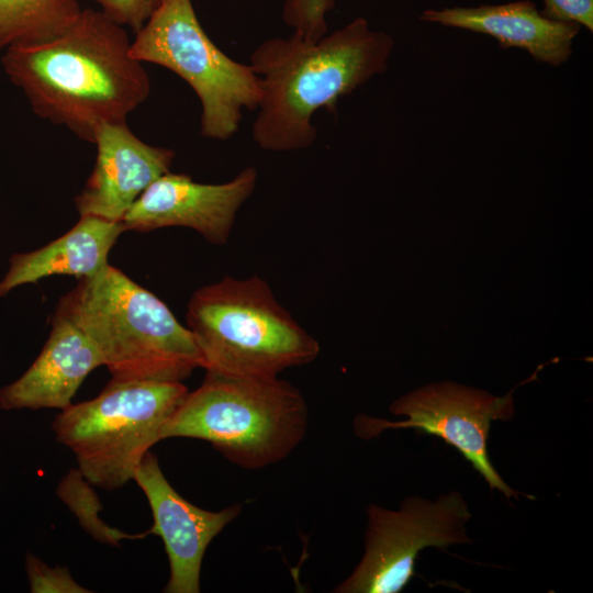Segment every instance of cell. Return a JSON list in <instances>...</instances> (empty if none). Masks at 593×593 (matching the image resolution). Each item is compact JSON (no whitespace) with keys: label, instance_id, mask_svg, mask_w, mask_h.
<instances>
[{"label":"cell","instance_id":"obj_14","mask_svg":"<svg viewBox=\"0 0 593 593\" xmlns=\"http://www.w3.org/2000/svg\"><path fill=\"white\" fill-rule=\"evenodd\" d=\"M424 22L462 29L494 37L504 49L516 47L535 60L560 66L572 54V43L580 31L575 23L546 18L530 0L472 8L425 10Z\"/></svg>","mask_w":593,"mask_h":593},{"label":"cell","instance_id":"obj_10","mask_svg":"<svg viewBox=\"0 0 593 593\" xmlns=\"http://www.w3.org/2000/svg\"><path fill=\"white\" fill-rule=\"evenodd\" d=\"M257 179L253 166L223 183L195 182L186 174L168 171L138 197L121 222L125 231L142 233L188 227L213 245H225L237 212L254 193Z\"/></svg>","mask_w":593,"mask_h":593},{"label":"cell","instance_id":"obj_4","mask_svg":"<svg viewBox=\"0 0 593 593\" xmlns=\"http://www.w3.org/2000/svg\"><path fill=\"white\" fill-rule=\"evenodd\" d=\"M187 327L209 373L272 378L313 361L318 342L258 276H225L191 295Z\"/></svg>","mask_w":593,"mask_h":593},{"label":"cell","instance_id":"obj_13","mask_svg":"<svg viewBox=\"0 0 593 593\" xmlns=\"http://www.w3.org/2000/svg\"><path fill=\"white\" fill-rule=\"evenodd\" d=\"M51 324L48 339L34 362L0 390L1 409L64 410L87 376L103 366L96 347L75 324L55 314Z\"/></svg>","mask_w":593,"mask_h":593},{"label":"cell","instance_id":"obj_15","mask_svg":"<svg viewBox=\"0 0 593 593\" xmlns=\"http://www.w3.org/2000/svg\"><path fill=\"white\" fill-rule=\"evenodd\" d=\"M125 232L121 221L83 215L64 235L45 246L13 254L0 280V298L26 283H36L54 275L91 277L104 268L111 248Z\"/></svg>","mask_w":593,"mask_h":593},{"label":"cell","instance_id":"obj_3","mask_svg":"<svg viewBox=\"0 0 593 593\" xmlns=\"http://www.w3.org/2000/svg\"><path fill=\"white\" fill-rule=\"evenodd\" d=\"M55 315L92 343L116 381H180L201 367L193 335L165 302L108 264L79 279Z\"/></svg>","mask_w":593,"mask_h":593},{"label":"cell","instance_id":"obj_19","mask_svg":"<svg viewBox=\"0 0 593 593\" xmlns=\"http://www.w3.org/2000/svg\"><path fill=\"white\" fill-rule=\"evenodd\" d=\"M30 591L33 593H87L66 568H51L37 557L27 555L25 560Z\"/></svg>","mask_w":593,"mask_h":593},{"label":"cell","instance_id":"obj_7","mask_svg":"<svg viewBox=\"0 0 593 593\" xmlns=\"http://www.w3.org/2000/svg\"><path fill=\"white\" fill-rule=\"evenodd\" d=\"M131 54L183 79L201 103L203 137L226 141L239 130L243 110H257L259 78L224 54L203 30L191 0H164L135 33Z\"/></svg>","mask_w":593,"mask_h":593},{"label":"cell","instance_id":"obj_5","mask_svg":"<svg viewBox=\"0 0 593 593\" xmlns=\"http://www.w3.org/2000/svg\"><path fill=\"white\" fill-rule=\"evenodd\" d=\"M307 424L305 399L289 381L206 372L165 425L161 440H205L232 463L255 470L288 457Z\"/></svg>","mask_w":593,"mask_h":593},{"label":"cell","instance_id":"obj_8","mask_svg":"<svg viewBox=\"0 0 593 593\" xmlns=\"http://www.w3.org/2000/svg\"><path fill=\"white\" fill-rule=\"evenodd\" d=\"M367 515L363 556L335 593H398L412 580L416 557L424 548L445 551L473 542L465 526L471 513L457 491L434 502L406 497L395 511L371 504Z\"/></svg>","mask_w":593,"mask_h":593},{"label":"cell","instance_id":"obj_17","mask_svg":"<svg viewBox=\"0 0 593 593\" xmlns=\"http://www.w3.org/2000/svg\"><path fill=\"white\" fill-rule=\"evenodd\" d=\"M57 495L77 516L82 528L101 542L118 546L121 540L137 539L148 535L147 532L130 535L103 523L99 517L102 505L91 489V484L79 470H70L64 477L57 488Z\"/></svg>","mask_w":593,"mask_h":593},{"label":"cell","instance_id":"obj_16","mask_svg":"<svg viewBox=\"0 0 593 593\" xmlns=\"http://www.w3.org/2000/svg\"><path fill=\"white\" fill-rule=\"evenodd\" d=\"M78 0H0V51L49 40L79 16Z\"/></svg>","mask_w":593,"mask_h":593},{"label":"cell","instance_id":"obj_2","mask_svg":"<svg viewBox=\"0 0 593 593\" xmlns=\"http://www.w3.org/2000/svg\"><path fill=\"white\" fill-rule=\"evenodd\" d=\"M391 35L371 30L363 18L310 41L292 33L258 45L250 67L259 78L260 99L251 137L267 152L311 147L317 137L312 120L388 67Z\"/></svg>","mask_w":593,"mask_h":593},{"label":"cell","instance_id":"obj_1","mask_svg":"<svg viewBox=\"0 0 593 593\" xmlns=\"http://www.w3.org/2000/svg\"><path fill=\"white\" fill-rule=\"evenodd\" d=\"M131 42L124 26L86 8L60 34L7 48L1 63L37 116L93 143L101 123L126 122L149 96Z\"/></svg>","mask_w":593,"mask_h":593},{"label":"cell","instance_id":"obj_18","mask_svg":"<svg viewBox=\"0 0 593 593\" xmlns=\"http://www.w3.org/2000/svg\"><path fill=\"white\" fill-rule=\"evenodd\" d=\"M336 0H286L282 19L293 33L310 41H317L327 33V13Z\"/></svg>","mask_w":593,"mask_h":593},{"label":"cell","instance_id":"obj_11","mask_svg":"<svg viewBox=\"0 0 593 593\" xmlns=\"http://www.w3.org/2000/svg\"><path fill=\"white\" fill-rule=\"evenodd\" d=\"M149 503L154 524L148 535L163 539L170 575L166 593H199L203 556L211 541L242 512L239 504L206 511L183 499L164 475L157 457L148 451L134 479Z\"/></svg>","mask_w":593,"mask_h":593},{"label":"cell","instance_id":"obj_20","mask_svg":"<svg viewBox=\"0 0 593 593\" xmlns=\"http://www.w3.org/2000/svg\"><path fill=\"white\" fill-rule=\"evenodd\" d=\"M118 24L137 32L164 0H93Z\"/></svg>","mask_w":593,"mask_h":593},{"label":"cell","instance_id":"obj_6","mask_svg":"<svg viewBox=\"0 0 593 593\" xmlns=\"http://www.w3.org/2000/svg\"><path fill=\"white\" fill-rule=\"evenodd\" d=\"M188 392L180 381L111 379L94 399L60 410L52 428L91 485L115 490L134 479Z\"/></svg>","mask_w":593,"mask_h":593},{"label":"cell","instance_id":"obj_12","mask_svg":"<svg viewBox=\"0 0 593 593\" xmlns=\"http://www.w3.org/2000/svg\"><path fill=\"white\" fill-rule=\"evenodd\" d=\"M94 167L75 198L80 216L121 221L138 197L170 171L175 152L138 138L126 122L101 123L93 137Z\"/></svg>","mask_w":593,"mask_h":593},{"label":"cell","instance_id":"obj_9","mask_svg":"<svg viewBox=\"0 0 593 593\" xmlns=\"http://www.w3.org/2000/svg\"><path fill=\"white\" fill-rule=\"evenodd\" d=\"M390 411L406 418L393 422L359 414L354 419L355 434L371 439L387 429L413 428L437 436L456 448L491 490H499L507 500L518 499L519 492L501 478L488 454L491 423L507 422L515 413L512 391L495 396L454 382L430 383L395 400Z\"/></svg>","mask_w":593,"mask_h":593},{"label":"cell","instance_id":"obj_21","mask_svg":"<svg viewBox=\"0 0 593 593\" xmlns=\"http://www.w3.org/2000/svg\"><path fill=\"white\" fill-rule=\"evenodd\" d=\"M541 13L551 20L575 23L593 31V0H542Z\"/></svg>","mask_w":593,"mask_h":593}]
</instances>
